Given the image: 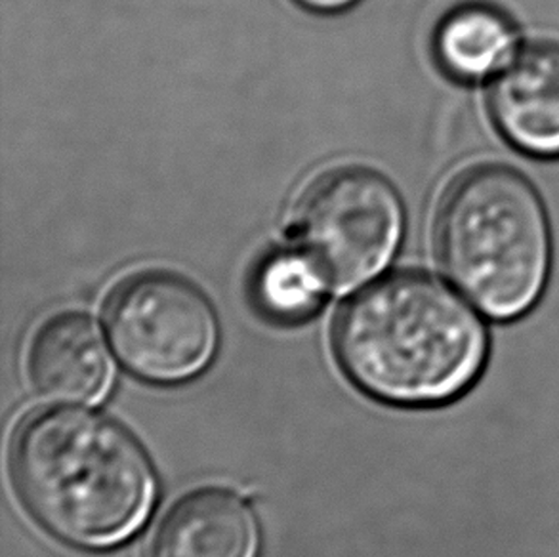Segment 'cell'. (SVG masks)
Returning <instances> with one entry per match:
<instances>
[{"label":"cell","instance_id":"cell-3","mask_svg":"<svg viewBox=\"0 0 559 557\" xmlns=\"http://www.w3.org/2000/svg\"><path fill=\"white\" fill-rule=\"evenodd\" d=\"M438 250L449 278L481 313L518 319L543 296L552 268L543 199L508 166L474 168L447 193Z\"/></svg>","mask_w":559,"mask_h":557},{"label":"cell","instance_id":"cell-6","mask_svg":"<svg viewBox=\"0 0 559 557\" xmlns=\"http://www.w3.org/2000/svg\"><path fill=\"white\" fill-rule=\"evenodd\" d=\"M491 115L515 150L559 157V45L525 46L492 76Z\"/></svg>","mask_w":559,"mask_h":557},{"label":"cell","instance_id":"cell-2","mask_svg":"<svg viewBox=\"0 0 559 557\" xmlns=\"http://www.w3.org/2000/svg\"><path fill=\"white\" fill-rule=\"evenodd\" d=\"M334 349L349 380L374 400L438 407L476 384L489 339L451 286L400 273L348 301L334 327Z\"/></svg>","mask_w":559,"mask_h":557},{"label":"cell","instance_id":"cell-7","mask_svg":"<svg viewBox=\"0 0 559 557\" xmlns=\"http://www.w3.org/2000/svg\"><path fill=\"white\" fill-rule=\"evenodd\" d=\"M27 375L46 400L92 405L111 390L115 370L98 324L83 313H60L31 340Z\"/></svg>","mask_w":559,"mask_h":557},{"label":"cell","instance_id":"cell-1","mask_svg":"<svg viewBox=\"0 0 559 557\" xmlns=\"http://www.w3.org/2000/svg\"><path fill=\"white\" fill-rule=\"evenodd\" d=\"M12 474L33 518L84 550L130 541L157 500L144 445L114 418L79 408H46L23 422Z\"/></svg>","mask_w":559,"mask_h":557},{"label":"cell","instance_id":"cell-4","mask_svg":"<svg viewBox=\"0 0 559 557\" xmlns=\"http://www.w3.org/2000/svg\"><path fill=\"white\" fill-rule=\"evenodd\" d=\"M403 226L405 211L392 183L356 166L323 174L296 209L302 252L333 291L356 288L382 272Z\"/></svg>","mask_w":559,"mask_h":557},{"label":"cell","instance_id":"cell-10","mask_svg":"<svg viewBox=\"0 0 559 557\" xmlns=\"http://www.w3.org/2000/svg\"><path fill=\"white\" fill-rule=\"evenodd\" d=\"M325 277L304 252L265 258L252 278L258 308L275 321L295 323L310 317L325 296Z\"/></svg>","mask_w":559,"mask_h":557},{"label":"cell","instance_id":"cell-5","mask_svg":"<svg viewBox=\"0 0 559 557\" xmlns=\"http://www.w3.org/2000/svg\"><path fill=\"white\" fill-rule=\"evenodd\" d=\"M107 331L122 365L153 384H182L211 365L218 319L188 278L144 273L127 278L107 301Z\"/></svg>","mask_w":559,"mask_h":557},{"label":"cell","instance_id":"cell-11","mask_svg":"<svg viewBox=\"0 0 559 557\" xmlns=\"http://www.w3.org/2000/svg\"><path fill=\"white\" fill-rule=\"evenodd\" d=\"M296 2H300L311 10H319V12H334V10H342V8L354 4L356 0H296Z\"/></svg>","mask_w":559,"mask_h":557},{"label":"cell","instance_id":"cell-9","mask_svg":"<svg viewBox=\"0 0 559 557\" xmlns=\"http://www.w3.org/2000/svg\"><path fill=\"white\" fill-rule=\"evenodd\" d=\"M512 20L485 2H466L439 22L433 54L447 75L477 83L495 76L518 52Z\"/></svg>","mask_w":559,"mask_h":557},{"label":"cell","instance_id":"cell-8","mask_svg":"<svg viewBox=\"0 0 559 557\" xmlns=\"http://www.w3.org/2000/svg\"><path fill=\"white\" fill-rule=\"evenodd\" d=\"M260 528L234 490L195 489L160 518L145 557H258Z\"/></svg>","mask_w":559,"mask_h":557}]
</instances>
